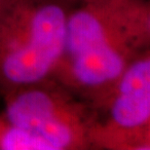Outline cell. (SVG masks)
<instances>
[{"instance_id": "6da1fadb", "label": "cell", "mask_w": 150, "mask_h": 150, "mask_svg": "<svg viewBox=\"0 0 150 150\" xmlns=\"http://www.w3.org/2000/svg\"><path fill=\"white\" fill-rule=\"evenodd\" d=\"M67 16L56 3L31 6L22 23L0 45V73L20 86L44 79L59 64L64 51Z\"/></svg>"}, {"instance_id": "277c9868", "label": "cell", "mask_w": 150, "mask_h": 150, "mask_svg": "<svg viewBox=\"0 0 150 150\" xmlns=\"http://www.w3.org/2000/svg\"><path fill=\"white\" fill-rule=\"evenodd\" d=\"M0 149L3 150H52L40 137L23 129L9 126L0 137Z\"/></svg>"}, {"instance_id": "7a4b0ae2", "label": "cell", "mask_w": 150, "mask_h": 150, "mask_svg": "<svg viewBox=\"0 0 150 150\" xmlns=\"http://www.w3.org/2000/svg\"><path fill=\"white\" fill-rule=\"evenodd\" d=\"M6 117L11 126L23 129L43 139L52 150H62L73 144L72 126L61 116L58 103L49 93L28 89L8 101Z\"/></svg>"}, {"instance_id": "3957f363", "label": "cell", "mask_w": 150, "mask_h": 150, "mask_svg": "<svg viewBox=\"0 0 150 150\" xmlns=\"http://www.w3.org/2000/svg\"><path fill=\"white\" fill-rule=\"evenodd\" d=\"M117 81L118 88L110 108L113 123L126 130L145 125L150 117L149 59H139L127 65Z\"/></svg>"}]
</instances>
